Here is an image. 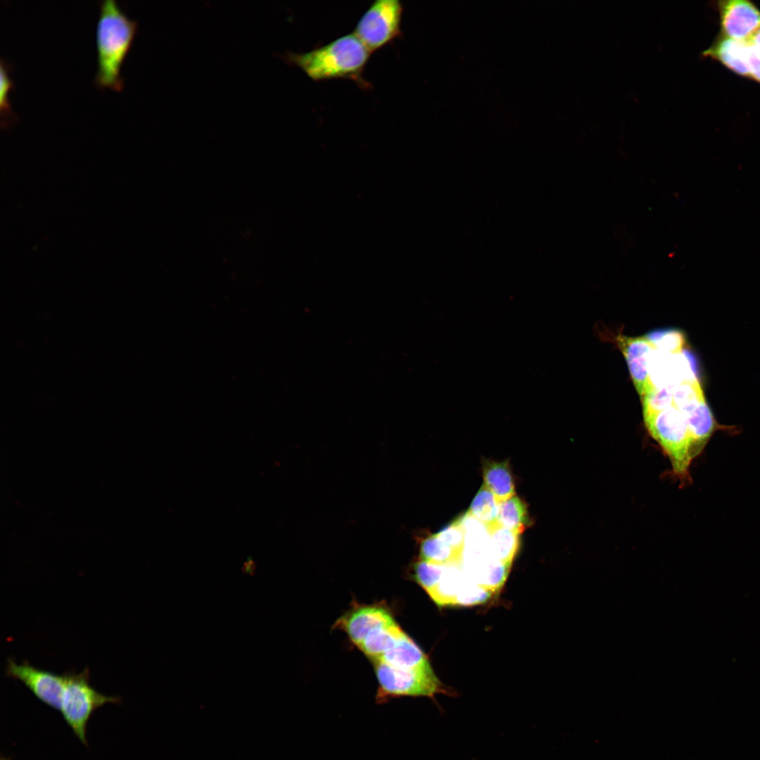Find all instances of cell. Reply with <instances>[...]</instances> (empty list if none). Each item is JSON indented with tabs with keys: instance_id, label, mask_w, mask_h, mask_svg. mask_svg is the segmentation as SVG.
<instances>
[{
	"instance_id": "6da1fadb",
	"label": "cell",
	"mask_w": 760,
	"mask_h": 760,
	"mask_svg": "<svg viewBox=\"0 0 760 760\" xmlns=\"http://www.w3.org/2000/svg\"><path fill=\"white\" fill-rule=\"evenodd\" d=\"M371 52L354 33L305 53L287 51L277 55L287 64L301 69L313 81L347 79L360 87L370 85L363 72Z\"/></svg>"
},
{
	"instance_id": "7a4b0ae2",
	"label": "cell",
	"mask_w": 760,
	"mask_h": 760,
	"mask_svg": "<svg viewBox=\"0 0 760 760\" xmlns=\"http://www.w3.org/2000/svg\"><path fill=\"white\" fill-rule=\"evenodd\" d=\"M137 26V22L128 18L114 0L101 2L96 33L97 86L114 90L122 89L120 68Z\"/></svg>"
},
{
	"instance_id": "3957f363",
	"label": "cell",
	"mask_w": 760,
	"mask_h": 760,
	"mask_svg": "<svg viewBox=\"0 0 760 760\" xmlns=\"http://www.w3.org/2000/svg\"><path fill=\"white\" fill-rule=\"evenodd\" d=\"M646 428L669 458L681 484L691 482L690 467L692 441L686 419L673 405L657 413L644 416Z\"/></svg>"
},
{
	"instance_id": "277c9868",
	"label": "cell",
	"mask_w": 760,
	"mask_h": 760,
	"mask_svg": "<svg viewBox=\"0 0 760 760\" xmlns=\"http://www.w3.org/2000/svg\"><path fill=\"white\" fill-rule=\"evenodd\" d=\"M64 675L60 711L77 737L87 745V726L93 712L107 703H120L121 699L117 696L104 695L91 687L87 669L79 673L66 671Z\"/></svg>"
},
{
	"instance_id": "5b68a950",
	"label": "cell",
	"mask_w": 760,
	"mask_h": 760,
	"mask_svg": "<svg viewBox=\"0 0 760 760\" xmlns=\"http://www.w3.org/2000/svg\"><path fill=\"white\" fill-rule=\"evenodd\" d=\"M373 661L379 683L376 695L379 703L399 696L433 698L436 694L446 692L431 666L399 669L379 660Z\"/></svg>"
},
{
	"instance_id": "8992f818",
	"label": "cell",
	"mask_w": 760,
	"mask_h": 760,
	"mask_svg": "<svg viewBox=\"0 0 760 760\" xmlns=\"http://www.w3.org/2000/svg\"><path fill=\"white\" fill-rule=\"evenodd\" d=\"M403 6L398 0L373 2L357 22L354 34L372 53L401 34Z\"/></svg>"
},
{
	"instance_id": "52a82bcc",
	"label": "cell",
	"mask_w": 760,
	"mask_h": 760,
	"mask_svg": "<svg viewBox=\"0 0 760 760\" xmlns=\"http://www.w3.org/2000/svg\"><path fill=\"white\" fill-rule=\"evenodd\" d=\"M7 676L22 682L42 702L59 711L65 687V675L37 668L28 662L17 664L8 659Z\"/></svg>"
},
{
	"instance_id": "ba28073f",
	"label": "cell",
	"mask_w": 760,
	"mask_h": 760,
	"mask_svg": "<svg viewBox=\"0 0 760 760\" xmlns=\"http://www.w3.org/2000/svg\"><path fill=\"white\" fill-rule=\"evenodd\" d=\"M617 343L626 360L636 391L642 398L655 388L650 378V362L654 349L644 336H619Z\"/></svg>"
},
{
	"instance_id": "9c48e42d",
	"label": "cell",
	"mask_w": 760,
	"mask_h": 760,
	"mask_svg": "<svg viewBox=\"0 0 760 760\" xmlns=\"http://www.w3.org/2000/svg\"><path fill=\"white\" fill-rule=\"evenodd\" d=\"M722 34L737 40H747L760 27V11L745 0L720 1Z\"/></svg>"
},
{
	"instance_id": "30bf717a",
	"label": "cell",
	"mask_w": 760,
	"mask_h": 760,
	"mask_svg": "<svg viewBox=\"0 0 760 760\" xmlns=\"http://www.w3.org/2000/svg\"><path fill=\"white\" fill-rule=\"evenodd\" d=\"M394 621L386 609L379 606H365L343 616L336 625L343 629L358 647L373 631Z\"/></svg>"
},
{
	"instance_id": "8fae6325",
	"label": "cell",
	"mask_w": 760,
	"mask_h": 760,
	"mask_svg": "<svg viewBox=\"0 0 760 760\" xmlns=\"http://www.w3.org/2000/svg\"><path fill=\"white\" fill-rule=\"evenodd\" d=\"M702 55L719 61L737 74L750 77L747 40L735 39L722 34Z\"/></svg>"
},
{
	"instance_id": "7c38bea8",
	"label": "cell",
	"mask_w": 760,
	"mask_h": 760,
	"mask_svg": "<svg viewBox=\"0 0 760 760\" xmlns=\"http://www.w3.org/2000/svg\"><path fill=\"white\" fill-rule=\"evenodd\" d=\"M512 564L490 556L481 560L467 563L462 571L467 578L495 594L503 586Z\"/></svg>"
},
{
	"instance_id": "4fadbf2b",
	"label": "cell",
	"mask_w": 760,
	"mask_h": 760,
	"mask_svg": "<svg viewBox=\"0 0 760 760\" xmlns=\"http://www.w3.org/2000/svg\"><path fill=\"white\" fill-rule=\"evenodd\" d=\"M692 441L691 456L697 457L704 450L712 434L721 429L705 399L685 416Z\"/></svg>"
},
{
	"instance_id": "5bb4252c",
	"label": "cell",
	"mask_w": 760,
	"mask_h": 760,
	"mask_svg": "<svg viewBox=\"0 0 760 760\" xmlns=\"http://www.w3.org/2000/svg\"><path fill=\"white\" fill-rule=\"evenodd\" d=\"M482 471L483 485L499 502L515 495L514 481L508 462H485Z\"/></svg>"
},
{
	"instance_id": "9a60e30c",
	"label": "cell",
	"mask_w": 760,
	"mask_h": 760,
	"mask_svg": "<svg viewBox=\"0 0 760 760\" xmlns=\"http://www.w3.org/2000/svg\"><path fill=\"white\" fill-rule=\"evenodd\" d=\"M377 660L399 669H417L431 666L422 650L406 633L391 650Z\"/></svg>"
},
{
	"instance_id": "2e32d148",
	"label": "cell",
	"mask_w": 760,
	"mask_h": 760,
	"mask_svg": "<svg viewBox=\"0 0 760 760\" xmlns=\"http://www.w3.org/2000/svg\"><path fill=\"white\" fill-rule=\"evenodd\" d=\"M405 634L394 621L373 631L358 647L367 656L375 661L391 650Z\"/></svg>"
},
{
	"instance_id": "e0dca14e",
	"label": "cell",
	"mask_w": 760,
	"mask_h": 760,
	"mask_svg": "<svg viewBox=\"0 0 760 760\" xmlns=\"http://www.w3.org/2000/svg\"><path fill=\"white\" fill-rule=\"evenodd\" d=\"M486 530L490 555L502 562L512 564L519 550L521 534L498 523L486 528Z\"/></svg>"
},
{
	"instance_id": "ac0fdd59",
	"label": "cell",
	"mask_w": 760,
	"mask_h": 760,
	"mask_svg": "<svg viewBox=\"0 0 760 760\" xmlns=\"http://www.w3.org/2000/svg\"><path fill=\"white\" fill-rule=\"evenodd\" d=\"M498 521L502 526L520 534L533 524L526 504L516 495L499 502Z\"/></svg>"
},
{
	"instance_id": "d6986e66",
	"label": "cell",
	"mask_w": 760,
	"mask_h": 760,
	"mask_svg": "<svg viewBox=\"0 0 760 760\" xmlns=\"http://www.w3.org/2000/svg\"><path fill=\"white\" fill-rule=\"evenodd\" d=\"M458 564L448 565L435 589L429 595L438 607L454 606L466 576Z\"/></svg>"
},
{
	"instance_id": "ffe728a7",
	"label": "cell",
	"mask_w": 760,
	"mask_h": 760,
	"mask_svg": "<svg viewBox=\"0 0 760 760\" xmlns=\"http://www.w3.org/2000/svg\"><path fill=\"white\" fill-rule=\"evenodd\" d=\"M462 557L436 534L424 538L420 545L421 560L430 563L445 566L458 564Z\"/></svg>"
},
{
	"instance_id": "44dd1931",
	"label": "cell",
	"mask_w": 760,
	"mask_h": 760,
	"mask_svg": "<svg viewBox=\"0 0 760 760\" xmlns=\"http://www.w3.org/2000/svg\"><path fill=\"white\" fill-rule=\"evenodd\" d=\"M467 513L488 528L498 523L499 502L492 492L482 485Z\"/></svg>"
},
{
	"instance_id": "7402d4cb",
	"label": "cell",
	"mask_w": 760,
	"mask_h": 760,
	"mask_svg": "<svg viewBox=\"0 0 760 760\" xmlns=\"http://www.w3.org/2000/svg\"><path fill=\"white\" fill-rule=\"evenodd\" d=\"M704 399L699 381L683 382L673 390V405L685 417Z\"/></svg>"
},
{
	"instance_id": "603a6c76",
	"label": "cell",
	"mask_w": 760,
	"mask_h": 760,
	"mask_svg": "<svg viewBox=\"0 0 760 760\" xmlns=\"http://www.w3.org/2000/svg\"><path fill=\"white\" fill-rule=\"evenodd\" d=\"M653 346L654 350L668 353H680L685 344L684 334L677 329H657L644 336Z\"/></svg>"
},
{
	"instance_id": "cb8c5ba5",
	"label": "cell",
	"mask_w": 760,
	"mask_h": 760,
	"mask_svg": "<svg viewBox=\"0 0 760 760\" xmlns=\"http://www.w3.org/2000/svg\"><path fill=\"white\" fill-rule=\"evenodd\" d=\"M676 386L654 388L642 400L643 417L657 413L673 405V390Z\"/></svg>"
},
{
	"instance_id": "d4e9b609",
	"label": "cell",
	"mask_w": 760,
	"mask_h": 760,
	"mask_svg": "<svg viewBox=\"0 0 760 760\" xmlns=\"http://www.w3.org/2000/svg\"><path fill=\"white\" fill-rule=\"evenodd\" d=\"M447 566L436 564L420 559L414 566L415 579L418 584L429 595L438 584Z\"/></svg>"
},
{
	"instance_id": "484cf974",
	"label": "cell",
	"mask_w": 760,
	"mask_h": 760,
	"mask_svg": "<svg viewBox=\"0 0 760 760\" xmlns=\"http://www.w3.org/2000/svg\"><path fill=\"white\" fill-rule=\"evenodd\" d=\"M493 594L490 590L466 577L457 593L454 605L472 606L482 604L487 602Z\"/></svg>"
},
{
	"instance_id": "4316f807",
	"label": "cell",
	"mask_w": 760,
	"mask_h": 760,
	"mask_svg": "<svg viewBox=\"0 0 760 760\" xmlns=\"http://www.w3.org/2000/svg\"><path fill=\"white\" fill-rule=\"evenodd\" d=\"M436 535L455 551L463 555L466 533L457 519L443 528Z\"/></svg>"
},
{
	"instance_id": "83f0119b",
	"label": "cell",
	"mask_w": 760,
	"mask_h": 760,
	"mask_svg": "<svg viewBox=\"0 0 760 760\" xmlns=\"http://www.w3.org/2000/svg\"><path fill=\"white\" fill-rule=\"evenodd\" d=\"M12 86L6 63L1 61L0 65V110L1 122L4 118L11 115V110L8 101V91Z\"/></svg>"
},
{
	"instance_id": "f1b7e54d",
	"label": "cell",
	"mask_w": 760,
	"mask_h": 760,
	"mask_svg": "<svg viewBox=\"0 0 760 760\" xmlns=\"http://www.w3.org/2000/svg\"><path fill=\"white\" fill-rule=\"evenodd\" d=\"M747 63L750 77L760 82V51L747 42Z\"/></svg>"
},
{
	"instance_id": "f546056e",
	"label": "cell",
	"mask_w": 760,
	"mask_h": 760,
	"mask_svg": "<svg viewBox=\"0 0 760 760\" xmlns=\"http://www.w3.org/2000/svg\"><path fill=\"white\" fill-rule=\"evenodd\" d=\"M760 51V27L747 40Z\"/></svg>"
},
{
	"instance_id": "4dcf8cb0",
	"label": "cell",
	"mask_w": 760,
	"mask_h": 760,
	"mask_svg": "<svg viewBox=\"0 0 760 760\" xmlns=\"http://www.w3.org/2000/svg\"><path fill=\"white\" fill-rule=\"evenodd\" d=\"M1 760H11V759H5V758L1 757Z\"/></svg>"
}]
</instances>
